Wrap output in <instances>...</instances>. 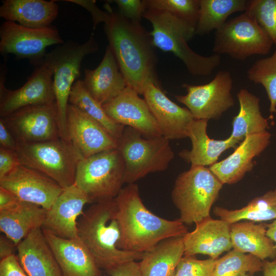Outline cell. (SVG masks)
Here are the masks:
<instances>
[{
	"label": "cell",
	"mask_w": 276,
	"mask_h": 276,
	"mask_svg": "<svg viewBox=\"0 0 276 276\" xmlns=\"http://www.w3.org/2000/svg\"><path fill=\"white\" fill-rule=\"evenodd\" d=\"M233 79L230 73L219 71L210 82L199 85L183 83L185 95H176V99L186 106L195 120H218L234 106L231 90Z\"/></svg>",
	"instance_id": "11"
},
{
	"label": "cell",
	"mask_w": 276,
	"mask_h": 276,
	"mask_svg": "<svg viewBox=\"0 0 276 276\" xmlns=\"http://www.w3.org/2000/svg\"><path fill=\"white\" fill-rule=\"evenodd\" d=\"M116 210L114 199L95 203L83 212L77 222L79 239L107 273L123 264L141 260L144 255L118 247L120 230Z\"/></svg>",
	"instance_id": "3"
},
{
	"label": "cell",
	"mask_w": 276,
	"mask_h": 276,
	"mask_svg": "<svg viewBox=\"0 0 276 276\" xmlns=\"http://www.w3.org/2000/svg\"><path fill=\"white\" fill-rule=\"evenodd\" d=\"M241 276H250L249 275H248V274H244Z\"/></svg>",
	"instance_id": "49"
},
{
	"label": "cell",
	"mask_w": 276,
	"mask_h": 276,
	"mask_svg": "<svg viewBox=\"0 0 276 276\" xmlns=\"http://www.w3.org/2000/svg\"><path fill=\"white\" fill-rule=\"evenodd\" d=\"M0 276H28L17 256L12 255L0 262Z\"/></svg>",
	"instance_id": "41"
},
{
	"label": "cell",
	"mask_w": 276,
	"mask_h": 276,
	"mask_svg": "<svg viewBox=\"0 0 276 276\" xmlns=\"http://www.w3.org/2000/svg\"><path fill=\"white\" fill-rule=\"evenodd\" d=\"M108 17L106 36L127 86L143 95L149 81L159 85L156 74V57L149 32L141 23L132 22L105 4Z\"/></svg>",
	"instance_id": "1"
},
{
	"label": "cell",
	"mask_w": 276,
	"mask_h": 276,
	"mask_svg": "<svg viewBox=\"0 0 276 276\" xmlns=\"http://www.w3.org/2000/svg\"><path fill=\"white\" fill-rule=\"evenodd\" d=\"M86 203H90L87 196L75 183L64 189L47 211L41 228L63 238H78V217Z\"/></svg>",
	"instance_id": "19"
},
{
	"label": "cell",
	"mask_w": 276,
	"mask_h": 276,
	"mask_svg": "<svg viewBox=\"0 0 276 276\" xmlns=\"http://www.w3.org/2000/svg\"><path fill=\"white\" fill-rule=\"evenodd\" d=\"M6 67L5 64L1 67V118L26 106L55 102L53 71L50 65L43 59L35 66L27 82L14 90L8 89L5 86Z\"/></svg>",
	"instance_id": "13"
},
{
	"label": "cell",
	"mask_w": 276,
	"mask_h": 276,
	"mask_svg": "<svg viewBox=\"0 0 276 276\" xmlns=\"http://www.w3.org/2000/svg\"><path fill=\"white\" fill-rule=\"evenodd\" d=\"M143 17L151 22L149 32L154 47L174 54L194 76H208L221 63L219 55L204 56L192 50L188 44L195 35L196 28L165 11L147 9Z\"/></svg>",
	"instance_id": "4"
},
{
	"label": "cell",
	"mask_w": 276,
	"mask_h": 276,
	"mask_svg": "<svg viewBox=\"0 0 276 276\" xmlns=\"http://www.w3.org/2000/svg\"><path fill=\"white\" fill-rule=\"evenodd\" d=\"M147 9L168 12L196 27L199 11V0H144Z\"/></svg>",
	"instance_id": "36"
},
{
	"label": "cell",
	"mask_w": 276,
	"mask_h": 276,
	"mask_svg": "<svg viewBox=\"0 0 276 276\" xmlns=\"http://www.w3.org/2000/svg\"><path fill=\"white\" fill-rule=\"evenodd\" d=\"M109 2L116 3L120 13L128 20L141 23V20L147 8L144 0H113Z\"/></svg>",
	"instance_id": "39"
},
{
	"label": "cell",
	"mask_w": 276,
	"mask_h": 276,
	"mask_svg": "<svg viewBox=\"0 0 276 276\" xmlns=\"http://www.w3.org/2000/svg\"><path fill=\"white\" fill-rule=\"evenodd\" d=\"M0 118L18 142L36 143L61 138L56 102L26 106Z\"/></svg>",
	"instance_id": "14"
},
{
	"label": "cell",
	"mask_w": 276,
	"mask_h": 276,
	"mask_svg": "<svg viewBox=\"0 0 276 276\" xmlns=\"http://www.w3.org/2000/svg\"><path fill=\"white\" fill-rule=\"evenodd\" d=\"M109 276H142L139 262L131 261L123 264L108 273Z\"/></svg>",
	"instance_id": "43"
},
{
	"label": "cell",
	"mask_w": 276,
	"mask_h": 276,
	"mask_svg": "<svg viewBox=\"0 0 276 276\" xmlns=\"http://www.w3.org/2000/svg\"><path fill=\"white\" fill-rule=\"evenodd\" d=\"M217 259L198 260L195 256L184 255L174 276H213Z\"/></svg>",
	"instance_id": "38"
},
{
	"label": "cell",
	"mask_w": 276,
	"mask_h": 276,
	"mask_svg": "<svg viewBox=\"0 0 276 276\" xmlns=\"http://www.w3.org/2000/svg\"><path fill=\"white\" fill-rule=\"evenodd\" d=\"M223 183L204 166H191L176 178L171 193L173 202L185 224L197 223L210 216Z\"/></svg>",
	"instance_id": "5"
},
{
	"label": "cell",
	"mask_w": 276,
	"mask_h": 276,
	"mask_svg": "<svg viewBox=\"0 0 276 276\" xmlns=\"http://www.w3.org/2000/svg\"><path fill=\"white\" fill-rule=\"evenodd\" d=\"M114 199L120 230L118 247L121 250L144 253L166 239L183 236L188 232L179 219H166L150 211L135 183L123 187Z\"/></svg>",
	"instance_id": "2"
},
{
	"label": "cell",
	"mask_w": 276,
	"mask_h": 276,
	"mask_svg": "<svg viewBox=\"0 0 276 276\" xmlns=\"http://www.w3.org/2000/svg\"><path fill=\"white\" fill-rule=\"evenodd\" d=\"M81 6L88 11L92 16L93 20V29L95 30L97 26L101 22H105L108 17L107 12L102 11L96 5V1L94 0H66Z\"/></svg>",
	"instance_id": "42"
},
{
	"label": "cell",
	"mask_w": 276,
	"mask_h": 276,
	"mask_svg": "<svg viewBox=\"0 0 276 276\" xmlns=\"http://www.w3.org/2000/svg\"><path fill=\"white\" fill-rule=\"evenodd\" d=\"M183 236L166 239L144 253L139 262L142 276H174L184 256Z\"/></svg>",
	"instance_id": "28"
},
{
	"label": "cell",
	"mask_w": 276,
	"mask_h": 276,
	"mask_svg": "<svg viewBox=\"0 0 276 276\" xmlns=\"http://www.w3.org/2000/svg\"><path fill=\"white\" fill-rule=\"evenodd\" d=\"M266 235L273 241L276 248V219L267 224Z\"/></svg>",
	"instance_id": "48"
},
{
	"label": "cell",
	"mask_w": 276,
	"mask_h": 276,
	"mask_svg": "<svg viewBox=\"0 0 276 276\" xmlns=\"http://www.w3.org/2000/svg\"><path fill=\"white\" fill-rule=\"evenodd\" d=\"M59 14L55 1L5 0L0 7V16L32 29L49 27Z\"/></svg>",
	"instance_id": "26"
},
{
	"label": "cell",
	"mask_w": 276,
	"mask_h": 276,
	"mask_svg": "<svg viewBox=\"0 0 276 276\" xmlns=\"http://www.w3.org/2000/svg\"><path fill=\"white\" fill-rule=\"evenodd\" d=\"M117 143L124 161L127 184L134 183L150 173L165 171L174 157L167 137L147 138L130 127H125Z\"/></svg>",
	"instance_id": "7"
},
{
	"label": "cell",
	"mask_w": 276,
	"mask_h": 276,
	"mask_svg": "<svg viewBox=\"0 0 276 276\" xmlns=\"http://www.w3.org/2000/svg\"><path fill=\"white\" fill-rule=\"evenodd\" d=\"M214 214L231 224L245 220L262 222L276 219V189L252 199L239 209L230 210L219 206L214 208Z\"/></svg>",
	"instance_id": "32"
},
{
	"label": "cell",
	"mask_w": 276,
	"mask_h": 276,
	"mask_svg": "<svg viewBox=\"0 0 276 276\" xmlns=\"http://www.w3.org/2000/svg\"><path fill=\"white\" fill-rule=\"evenodd\" d=\"M68 103L99 123L117 141L122 136L125 126L115 123L108 117L103 106L87 90L82 80L78 79L74 83Z\"/></svg>",
	"instance_id": "33"
},
{
	"label": "cell",
	"mask_w": 276,
	"mask_h": 276,
	"mask_svg": "<svg viewBox=\"0 0 276 276\" xmlns=\"http://www.w3.org/2000/svg\"><path fill=\"white\" fill-rule=\"evenodd\" d=\"M249 80L262 85L270 102V118L276 114V47L269 57L256 61L247 72Z\"/></svg>",
	"instance_id": "35"
},
{
	"label": "cell",
	"mask_w": 276,
	"mask_h": 276,
	"mask_svg": "<svg viewBox=\"0 0 276 276\" xmlns=\"http://www.w3.org/2000/svg\"><path fill=\"white\" fill-rule=\"evenodd\" d=\"M20 201L12 193L0 187V211L11 209Z\"/></svg>",
	"instance_id": "45"
},
{
	"label": "cell",
	"mask_w": 276,
	"mask_h": 276,
	"mask_svg": "<svg viewBox=\"0 0 276 276\" xmlns=\"http://www.w3.org/2000/svg\"><path fill=\"white\" fill-rule=\"evenodd\" d=\"M267 224L252 221L237 222L231 224L232 248L251 254L264 261L276 257L273 241L266 235Z\"/></svg>",
	"instance_id": "29"
},
{
	"label": "cell",
	"mask_w": 276,
	"mask_h": 276,
	"mask_svg": "<svg viewBox=\"0 0 276 276\" xmlns=\"http://www.w3.org/2000/svg\"><path fill=\"white\" fill-rule=\"evenodd\" d=\"M20 164L15 151L0 147V178Z\"/></svg>",
	"instance_id": "40"
},
{
	"label": "cell",
	"mask_w": 276,
	"mask_h": 276,
	"mask_svg": "<svg viewBox=\"0 0 276 276\" xmlns=\"http://www.w3.org/2000/svg\"><path fill=\"white\" fill-rule=\"evenodd\" d=\"M0 187L20 201L38 205L47 211L64 190L45 175L21 164L0 178Z\"/></svg>",
	"instance_id": "15"
},
{
	"label": "cell",
	"mask_w": 276,
	"mask_h": 276,
	"mask_svg": "<svg viewBox=\"0 0 276 276\" xmlns=\"http://www.w3.org/2000/svg\"><path fill=\"white\" fill-rule=\"evenodd\" d=\"M42 231L63 276H103L101 269L79 238H63Z\"/></svg>",
	"instance_id": "22"
},
{
	"label": "cell",
	"mask_w": 276,
	"mask_h": 276,
	"mask_svg": "<svg viewBox=\"0 0 276 276\" xmlns=\"http://www.w3.org/2000/svg\"><path fill=\"white\" fill-rule=\"evenodd\" d=\"M17 247L12 241L6 236L0 237V258L1 260L5 259L12 255H15V247Z\"/></svg>",
	"instance_id": "46"
},
{
	"label": "cell",
	"mask_w": 276,
	"mask_h": 276,
	"mask_svg": "<svg viewBox=\"0 0 276 276\" xmlns=\"http://www.w3.org/2000/svg\"><path fill=\"white\" fill-rule=\"evenodd\" d=\"M125 183L124 161L118 148L83 158L77 166L75 184L90 203L114 199Z\"/></svg>",
	"instance_id": "9"
},
{
	"label": "cell",
	"mask_w": 276,
	"mask_h": 276,
	"mask_svg": "<svg viewBox=\"0 0 276 276\" xmlns=\"http://www.w3.org/2000/svg\"><path fill=\"white\" fill-rule=\"evenodd\" d=\"M271 135L267 130L247 136L229 156L209 167L223 184L235 183L251 171L253 159L268 146Z\"/></svg>",
	"instance_id": "20"
},
{
	"label": "cell",
	"mask_w": 276,
	"mask_h": 276,
	"mask_svg": "<svg viewBox=\"0 0 276 276\" xmlns=\"http://www.w3.org/2000/svg\"><path fill=\"white\" fill-rule=\"evenodd\" d=\"M273 43L246 12L227 21L216 31L213 52L241 61L254 55H265Z\"/></svg>",
	"instance_id": "10"
},
{
	"label": "cell",
	"mask_w": 276,
	"mask_h": 276,
	"mask_svg": "<svg viewBox=\"0 0 276 276\" xmlns=\"http://www.w3.org/2000/svg\"><path fill=\"white\" fill-rule=\"evenodd\" d=\"M20 164L51 178L65 189L75 183L79 162L83 158L71 143L59 138L36 143L17 141Z\"/></svg>",
	"instance_id": "6"
},
{
	"label": "cell",
	"mask_w": 276,
	"mask_h": 276,
	"mask_svg": "<svg viewBox=\"0 0 276 276\" xmlns=\"http://www.w3.org/2000/svg\"><path fill=\"white\" fill-rule=\"evenodd\" d=\"M249 1L199 0V11L195 35H204L217 30L233 13L245 12Z\"/></svg>",
	"instance_id": "31"
},
{
	"label": "cell",
	"mask_w": 276,
	"mask_h": 276,
	"mask_svg": "<svg viewBox=\"0 0 276 276\" xmlns=\"http://www.w3.org/2000/svg\"><path fill=\"white\" fill-rule=\"evenodd\" d=\"M239 111L232 121V132L229 136L240 143L247 136L260 133L268 127L267 119L262 114L259 98L242 88L237 95Z\"/></svg>",
	"instance_id": "30"
},
{
	"label": "cell",
	"mask_w": 276,
	"mask_h": 276,
	"mask_svg": "<svg viewBox=\"0 0 276 276\" xmlns=\"http://www.w3.org/2000/svg\"><path fill=\"white\" fill-rule=\"evenodd\" d=\"M17 140L0 118V147L15 151Z\"/></svg>",
	"instance_id": "44"
},
{
	"label": "cell",
	"mask_w": 276,
	"mask_h": 276,
	"mask_svg": "<svg viewBox=\"0 0 276 276\" xmlns=\"http://www.w3.org/2000/svg\"><path fill=\"white\" fill-rule=\"evenodd\" d=\"M47 210L20 201L14 207L0 211V230L15 245L32 231L41 228Z\"/></svg>",
	"instance_id": "27"
},
{
	"label": "cell",
	"mask_w": 276,
	"mask_h": 276,
	"mask_svg": "<svg viewBox=\"0 0 276 276\" xmlns=\"http://www.w3.org/2000/svg\"><path fill=\"white\" fill-rule=\"evenodd\" d=\"M260 258L233 249L216 260L213 276H241L254 274L263 270Z\"/></svg>",
	"instance_id": "34"
},
{
	"label": "cell",
	"mask_w": 276,
	"mask_h": 276,
	"mask_svg": "<svg viewBox=\"0 0 276 276\" xmlns=\"http://www.w3.org/2000/svg\"><path fill=\"white\" fill-rule=\"evenodd\" d=\"M264 276H276V259L272 261L263 262Z\"/></svg>",
	"instance_id": "47"
},
{
	"label": "cell",
	"mask_w": 276,
	"mask_h": 276,
	"mask_svg": "<svg viewBox=\"0 0 276 276\" xmlns=\"http://www.w3.org/2000/svg\"><path fill=\"white\" fill-rule=\"evenodd\" d=\"M103 108L113 122L132 128L145 137L162 135L145 99L128 86L113 100L103 105Z\"/></svg>",
	"instance_id": "16"
},
{
	"label": "cell",
	"mask_w": 276,
	"mask_h": 276,
	"mask_svg": "<svg viewBox=\"0 0 276 276\" xmlns=\"http://www.w3.org/2000/svg\"><path fill=\"white\" fill-rule=\"evenodd\" d=\"M99 45L94 35L80 43L73 41L64 42L47 53L43 59L53 71V89L61 138L67 140L66 111L72 86L80 76V69L84 58L97 52Z\"/></svg>",
	"instance_id": "8"
},
{
	"label": "cell",
	"mask_w": 276,
	"mask_h": 276,
	"mask_svg": "<svg viewBox=\"0 0 276 276\" xmlns=\"http://www.w3.org/2000/svg\"><path fill=\"white\" fill-rule=\"evenodd\" d=\"M66 129L68 141L83 158L118 148L117 141L99 123L70 104L67 108Z\"/></svg>",
	"instance_id": "17"
},
{
	"label": "cell",
	"mask_w": 276,
	"mask_h": 276,
	"mask_svg": "<svg viewBox=\"0 0 276 276\" xmlns=\"http://www.w3.org/2000/svg\"><path fill=\"white\" fill-rule=\"evenodd\" d=\"M195 229L183 236L185 256L202 254L217 259L232 248L231 224L210 216L195 224Z\"/></svg>",
	"instance_id": "21"
},
{
	"label": "cell",
	"mask_w": 276,
	"mask_h": 276,
	"mask_svg": "<svg viewBox=\"0 0 276 276\" xmlns=\"http://www.w3.org/2000/svg\"><path fill=\"white\" fill-rule=\"evenodd\" d=\"M264 30L276 47V0H251L245 11Z\"/></svg>",
	"instance_id": "37"
},
{
	"label": "cell",
	"mask_w": 276,
	"mask_h": 276,
	"mask_svg": "<svg viewBox=\"0 0 276 276\" xmlns=\"http://www.w3.org/2000/svg\"><path fill=\"white\" fill-rule=\"evenodd\" d=\"M82 81L88 93L102 106L117 97L127 86L109 45L96 68L84 70Z\"/></svg>",
	"instance_id": "23"
},
{
	"label": "cell",
	"mask_w": 276,
	"mask_h": 276,
	"mask_svg": "<svg viewBox=\"0 0 276 276\" xmlns=\"http://www.w3.org/2000/svg\"><path fill=\"white\" fill-rule=\"evenodd\" d=\"M64 43L56 27L32 29L12 21H5L0 27V53L11 54L19 60L27 59L34 66L47 54L46 49Z\"/></svg>",
	"instance_id": "12"
},
{
	"label": "cell",
	"mask_w": 276,
	"mask_h": 276,
	"mask_svg": "<svg viewBox=\"0 0 276 276\" xmlns=\"http://www.w3.org/2000/svg\"><path fill=\"white\" fill-rule=\"evenodd\" d=\"M143 95L162 135L169 140L187 137L188 129L195 120L187 108L169 99L160 85L152 81L146 83Z\"/></svg>",
	"instance_id": "18"
},
{
	"label": "cell",
	"mask_w": 276,
	"mask_h": 276,
	"mask_svg": "<svg viewBox=\"0 0 276 276\" xmlns=\"http://www.w3.org/2000/svg\"><path fill=\"white\" fill-rule=\"evenodd\" d=\"M17 257L28 276H63L42 231H32L17 245Z\"/></svg>",
	"instance_id": "24"
},
{
	"label": "cell",
	"mask_w": 276,
	"mask_h": 276,
	"mask_svg": "<svg viewBox=\"0 0 276 276\" xmlns=\"http://www.w3.org/2000/svg\"><path fill=\"white\" fill-rule=\"evenodd\" d=\"M208 120H194L190 126L187 137L192 143L190 150H183L179 155L191 166H211L227 149L239 144L230 136L223 140L210 139L207 134Z\"/></svg>",
	"instance_id": "25"
}]
</instances>
